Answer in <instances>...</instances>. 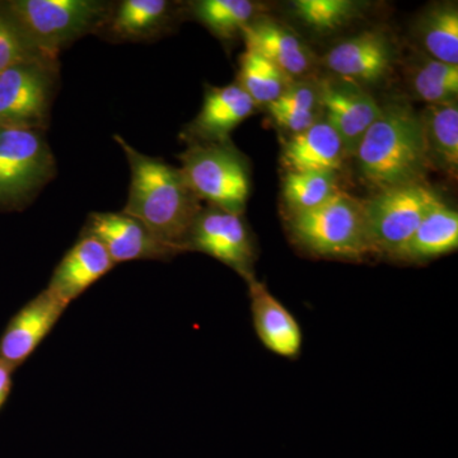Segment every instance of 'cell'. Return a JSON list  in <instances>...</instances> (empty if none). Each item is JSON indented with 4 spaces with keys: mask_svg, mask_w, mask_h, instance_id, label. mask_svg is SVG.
<instances>
[{
    "mask_svg": "<svg viewBox=\"0 0 458 458\" xmlns=\"http://www.w3.org/2000/svg\"><path fill=\"white\" fill-rule=\"evenodd\" d=\"M131 167V189L123 212L147 225L165 245L186 251V240L198 214L200 200L190 190L180 168L161 158L143 155L120 135H114Z\"/></svg>",
    "mask_w": 458,
    "mask_h": 458,
    "instance_id": "6da1fadb",
    "label": "cell"
},
{
    "mask_svg": "<svg viewBox=\"0 0 458 458\" xmlns=\"http://www.w3.org/2000/svg\"><path fill=\"white\" fill-rule=\"evenodd\" d=\"M355 157L361 177L377 192L424 182L433 165L423 120L403 105L381 108Z\"/></svg>",
    "mask_w": 458,
    "mask_h": 458,
    "instance_id": "7a4b0ae2",
    "label": "cell"
},
{
    "mask_svg": "<svg viewBox=\"0 0 458 458\" xmlns=\"http://www.w3.org/2000/svg\"><path fill=\"white\" fill-rule=\"evenodd\" d=\"M113 4L98 0H14L4 8L38 51L57 59L78 38L98 35Z\"/></svg>",
    "mask_w": 458,
    "mask_h": 458,
    "instance_id": "3957f363",
    "label": "cell"
},
{
    "mask_svg": "<svg viewBox=\"0 0 458 458\" xmlns=\"http://www.w3.org/2000/svg\"><path fill=\"white\" fill-rule=\"evenodd\" d=\"M291 231L301 246L324 258L360 260L370 254L363 201L340 190L324 204L292 214Z\"/></svg>",
    "mask_w": 458,
    "mask_h": 458,
    "instance_id": "277c9868",
    "label": "cell"
},
{
    "mask_svg": "<svg viewBox=\"0 0 458 458\" xmlns=\"http://www.w3.org/2000/svg\"><path fill=\"white\" fill-rule=\"evenodd\" d=\"M55 174L44 131L0 129V209H22Z\"/></svg>",
    "mask_w": 458,
    "mask_h": 458,
    "instance_id": "5b68a950",
    "label": "cell"
},
{
    "mask_svg": "<svg viewBox=\"0 0 458 458\" xmlns=\"http://www.w3.org/2000/svg\"><path fill=\"white\" fill-rule=\"evenodd\" d=\"M441 198L426 182L378 191L363 201L370 254L396 259Z\"/></svg>",
    "mask_w": 458,
    "mask_h": 458,
    "instance_id": "8992f818",
    "label": "cell"
},
{
    "mask_svg": "<svg viewBox=\"0 0 458 458\" xmlns=\"http://www.w3.org/2000/svg\"><path fill=\"white\" fill-rule=\"evenodd\" d=\"M180 171L199 200L227 212H242L250 194L249 171L225 143H192L180 156Z\"/></svg>",
    "mask_w": 458,
    "mask_h": 458,
    "instance_id": "52a82bcc",
    "label": "cell"
},
{
    "mask_svg": "<svg viewBox=\"0 0 458 458\" xmlns=\"http://www.w3.org/2000/svg\"><path fill=\"white\" fill-rule=\"evenodd\" d=\"M59 83V60L36 59L0 73V129L44 131Z\"/></svg>",
    "mask_w": 458,
    "mask_h": 458,
    "instance_id": "ba28073f",
    "label": "cell"
},
{
    "mask_svg": "<svg viewBox=\"0 0 458 458\" xmlns=\"http://www.w3.org/2000/svg\"><path fill=\"white\" fill-rule=\"evenodd\" d=\"M189 250L212 256L245 279L254 276L255 249L241 214L216 207L201 209L186 240Z\"/></svg>",
    "mask_w": 458,
    "mask_h": 458,
    "instance_id": "9c48e42d",
    "label": "cell"
},
{
    "mask_svg": "<svg viewBox=\"0 0 458 458\" xmlns=\"http://www.w3.org/2000/svg\"><path fill=\"white\" fill-rule=\"evenodd\" d=\"M82 233L98 238L114 264L167 260L179 254L161 242L147 225L123 212L90 213Z\"/></svg>",
    "mask_w": 458,
    "mask_h": 458,
    "instance_id": "30bf717a",
    "label": "cell"
},
{
    "mask_svg": "<svg viewBox=\"0 0 458 458\" xmlns=\"http://www.w3.org/2000/svg\"><path fill=\"white\" fill-rule=\"evenodd\" d=\"M318 96L319 105L327 111V122L342 140L346 157L355 156L382 107L372 96L352 84H319Z\"/></svg>",
    "mask_w": 458,
    "mask_h": 458,
    "instance_id": "8fae6325",
    "label": "cell"
},
{
    "mask_svg": "<svg viewBox=\"0 0 458 458\" xmlns=\"http://www.w3.org/2000/svg\"><path fill=\"white\" fill-rule=\"evenodd\" d=\"M246 282L251 301L252 321L259 340L274 354L294 360L302 352L303 345L302 328L297 318L254 276H249Z\"/></svg>",
    "mask_w": 458,
    "mask_h": 458,
    "instance_id": "7c38bea8",
    "label": "cell"
},
{
    "mask_svg": "<svg viewBox=\"0 0 458 458\" xmlns=\"http://www.w3.org/2000/svg\"><path fill=\"white\" fill-rule=\"evenodd\" d=\"M66 310L47 289L14 316L0 340V360L16 367L36 351Z\"/></svg>",
    "mask_w": 458,
    "mask_h": 458,
    "instance_id": "4fadbf2b",
    "label": "cell"
},
{
    "mask_svg": "<svg viewBox=\"0 0 458 458\" xmlns=\"http://www.w3.org/2000/svg\"><path fill=\"white\" fill-rule=\"evenodd\" d=\"M114 262L98 238L83 234L54 271L47 291L66 307L113 269Z\"/></svg>",
    "mask_w": 458,
    "mask_h": 458,
    "instance_id": "5bb4252c",
    "label": "cell"
},
{
    "mask_svg": "<svg viewBox=\"0 0 458 458\" xmlns=\"http://www.w3.org/2000/svg\"><path fill=\"white\" fill-rule=\"evenodd\" d=\"M393 62V49L384 33L361 32L328 51L325 63L331 72L349 81L377 82L386 77Z\"/></svg>",
    "mask_w": 458,
    "mask_h": 458,
    "instance_id": "9a60e30c",
    "label": "cell"
},
{
    "mask_svg": "<svg viewBox=\"0 0 458 458\" xmlns=\"http://www.w3.org/2000/svg\"><path fill=\"white\" fill-rule=\"evenodd\" d=\"M256 104L238 83L212 87L203 107L188 128L194 143H225L229 134L254 113Z\"/></svg>",
    "mask_w": 458,
    "mask_h": 458,
    "instance_id": "2e32d148",
    "label": "cell"
},
{
    "mask_svg": "<svg viewBox=\"0 0 458 458\" xmlns=\"http://www.w3.org/2000/svg\"><path fill=\"white\" fill-rule=\"evenodd\" d=\"M172 4L165 0H123L113 4L98 35L113 42L148 41L170 25Z\"/></svg>",
    "mask_w": 458,
    "mask_h": 458,
    "instance_id": "e0dca14e",
    "label": "cell"
},
{
    "mask_svg": "<svg viewBox=\"0 0 458 458\" xmlns=\"http://www.w3.org/2000/svg\"><path fill=\"white\" fill-rule=\"evenodd\" d=\"M249 49L255 50L289 78L306 74L312 68V54L291 30L273 21H256L242 30Z\"/></svg>",
    "mask_w": 458,
    "mask_h": 458,
    "instance_id": "ac0fdd59",
    "label": "cell"
},
{
    "mask_svg": "<svg viewBox=\"0 0 458 458\" xmlns=\"http://www.w3.org/2000/svg\"><path fill=\"white\" fill-rule=\"evenodd\" d=\"M345 148L327 122H318L286 141L282 161L289 172H335L343 167Z\"/></svg>",
    "mask_w": 458,
    "mask_h": 458,
    "instance_id": "d6986e66",
    "label": "cell"
},
{
    "mask_svg": "<svg viewBox=\"0 0 458 458\" xmlns=\"http://www.w3.org/2000/svg\"><path fill=\"white\" fill-rule=\"evenodd\" d=\"M457 247L458 213L441 201L423 219L396 259L426 261L450 254Z\"/></svg>",
    "mask_w": 458,
    "mask_h": 458,
    "instance_id": "ffe728a7",
    "label": "cell"
},
{
    "mask_svg": "<svg viewBox=\"0 0 458 458\" xmlns=\"http://www.w3.org/2000/svg\"><path fill=\"white\" fill-rule=\"evenodd\" d=\"M426 131L430 159L442 168L457 171L458 165V108L456 102L429 105L421 116Z\"/></svg>",
    "mask_w": 458,
    "mask_h": 458,
    "instance_id": "44dd1931",
    "label": "cell"
},
{
    "mask_svg": "<svg viewBox=\"0 0 458 458\" xmlns=\"http://www.w3.org/2000/svg\"><path fill=\"white\" fill-rule=\"evenodd\" d=\"M240 86L258 105H270L292 84L291 78L255 50L246 47L240 60Z\"/></svg>",
    "mask_w": 458,
    "mask_h": 458,
    "instance_id": "7402d4cb",
    "label": "cell"
},
{
    "mask_svg": "<svg viewBox=\"0 0 458 458\" xmlns=\"http://www.w3.org/2000/svg\"><path fill=\"white\" fill-rule=\"evenodd\" d=\"M318 90L310 84L292 83L278 99L267 105V110L279 125L298 134L318 122Z\"/></svg>",
    "mask_w": 458,
    "mask_h": 458,
    "instance_id": "603a6c76",
    "label": "cell"
},
{
    "mask_svg": "<svg viewBox=\"0 0 458 458\" xmlns=\"http://www.w3.org/2000/svg\"><path fill=\"white\" fill-rule=\"evenodd\" d=\"M192 13L218 38H234L251 23L256 5L249 0H200L191 4Z\"/></svg>",
    "mask_w": 458,
    "mask_h": 458,
    "instance_id": "cb8c5ba5",
    "label": "cell"
},
{
    "mask_svg": "<svg viewBox=\"0 0 458 458\" xmlns=\"http://www.w3.org/2000/svg\"><path fill=\"white\" fill-rule=\"evenodd\" d=\"M421 38L432 59L458 65V12L454 5H439L424 17Z\"/></svg>",
    "mask_w": 458,
    "mask_h": 458,
    "instance_id": "d4e9b609",
    "label": "cell"
},
{
    "mask_svg": "<svg viewBox=\"0 0 458 458\" xmlns=\"http://www.w3.org/2000/svg\"><path fill=\"white\" fill-rule=\"evenodd\" d=\"M339 191L335 172H289L284 198L292 214L313 209Z\"/></svg>",
    "mask_w": 458,
    "mask_h": 458,
    "instance_id": "484cf974",
    "label": "cell"
},
{
    "mask_svg": "<svg viewBox=\"0 0 458 458\" xmlns=\"http://www.w3.org/2000/svg\"><path fill=\"white\" fill-rule=\"evenodd\" d=\"M412 89L429 105L452 104L458 95V65L424 60L412 75Z\"/></svg>",
    "mask_w": 458,
    "mask_h": 458,
    "instance_id": "4316f807",
    "label": "cell"
},
{
    "mask_svg": "<svg viewBox=\"0 0 458 458\" xmlns=\"http://www.w3.org/2000/svg\"><path fill=\"white\" fill-rule=\"evenodd\" d=\"M295 14L318 32L334 31L357 16L360 4L351 0H297Z\"/></svg>",
    "mask_w": 458,
    "mask_h": 458,
    "instance_id": "83f0119b",
    "label": "cell"
},
{
    "mask_svg": "<svg viewBox=\"0 0 458 458\" xmlns=\"http://www.w3.org/2000/svg\"><path fill=\"white\" fill-rule=\"evenodd\" d=\"M36 59L51 57L45 56L38 51L17 25L16 21L9 16L4 5H0V73L12 66Z\"/></svg>",
    "mask_w": 458,
    "mask_h": 458,
    "instance_id": "f1b7e54d",
    "label": "cell"
},
{
    "mask_svg": "<svg viewBox=\"0 0 458 458\" xmlns=\"http://www.w3.org/2000/svg\"><path fill=\"white\" fill-rule=\"evenodd\" d=\"M13 367L9 366L5 361L0 360V408L7 400L12 388V372Z\"/></svg>",
    "mask_w": 458,
    "mask_h": 458,
    "instance_id": "f546056e",
    "label": "cell"
}]
</instances>
